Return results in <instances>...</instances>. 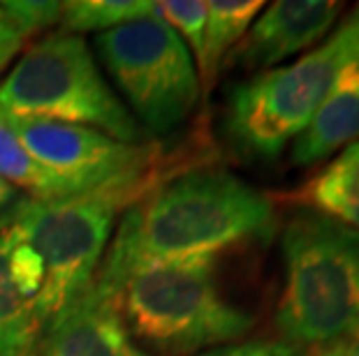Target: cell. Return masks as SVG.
<instances>
[{
    "mask_svg": "<svg viewBox=\"0 0 359 356\" xmlns=\"http://www.w3.org/2000/svg\"><path fill=\"white\" fill-rule=\"evenodd\" d=\"M271 232L269 197L227 169L197 166L151 187L126 208L97 271L142 262L213 259Z\"/></svg>",
    "mask_w": 359,
    "mask_h": 356,
    "instance_id": "1",
    "label": "cell"
},
{
    "mask_svg": "<svg viewBox=\"0 0 359 356\" xmlns=\"http://www.w3.org/2000/svg\"><path fill=\"white\" fill-rule=\"evenodd\" d=\"M213 259L142 262L97 271L135 340L160 356H193L232 345L253 329V317L218 287Z\"/></svg>",
    "mask_w": 359,
    "mask_h": 356,
    "instance_id": "2",
    "label": "cell"
},
{
    "mask_svg": "<svg viewBox=\"0 0 359 356\" xmlns=\"http://www.w3.org/2000/svg\"><path fill=\"white\" fill-rule=\"evenodd\" d=\"M285 283L276 327L302 350L359 333V232L318 211L297 208L280 236Z\"/></svg>",
    "mask_w": 359,
    "mask_h": 356,
    "instance_id": "3",
    "label": "cell"
},
{
    "mask_svg": "<svg viewBox=\"0 0 359 356\" xmlns=\"http://www.w3.org/2000/svg\"><path fill=\"white\" fill-rule=\"evenodd\" d=\"M147 187V176H137L63 199H26L5 215L0 227L26 241L44 264V285L35 301L40 329L93 285L118 213Z\"/></svg>",
    "mask_w": 359,
    "mask_h": 356,
    "instance_id": "4",
    "label": "cell"
},
{
    "mask_svg": "<svg viewBox=\"0 0 359 356\" xmlns=\"http://www.w3.org/2000/svg\"><path fill=\"white\" fill-rule=\"evenodd\" d=\"M359 54V5L346 21L292 65L257 72L230 90L225 132L236 150L276 160L311 125L343 65Z\"/></svg>",
    "mask_w": 359,
    "mask_h": 356,
    "instance_id": "5",
    "label": "cell"
},
{
    "mask_svg": "<svg viewBox=\"0 0 359 356\" xmlns=\"http://www.w3.org/2000/svg\"><path fill=\"white\" fill-rule=\"evenodd\" d=\"M0 113L95 127L140 143V125L102 77L88 42L79 35H44L30 44L0 81Z\"/></svg>",
    "mask_w": 359,
    "mask_h": 356,
    "instance_id": "6",
    "label": "cell"
},
{
    "mask_svg": "<svg viewBox=\"0 0 359 356\" xmlns=\"http://www.w3.org/2000/svg\"><path fill=\"white\" fill-rule=\"evenodd\" d=\"M93 44L114 86L151 132H170L193 113L202 93L193 54L156 12L95 35Z\"/></svg>",
    "mask_w": 359,
    "mask_h": 356,
    "instance_id": "7",
    "label": "cell"
},
{
    "mask_svg": "<svg viewBox=\"0 0 359 356\" xmlns=\"http://www.w3.org/2000/svg\"><path fill=\"white\" fill-rule=\"evenodd\" d=\"M7 120L35 160L77 194L144 176L149 164L147 146L118 141L95 127L37 118Z\"/></svg>",
    "mask_w": 359,
    "mask_h": 356,
    "instance_id": "8",
    "label": "cell"
},
{
    "mask_svg": "<svg viewBox=\"0 0 359 356\" xmlns=\"http://www.w3.org/2000/svg\"><path fill=\"white\" fill-rule=\"evenodd\" d=\"M341 3L325 0H278L250 24L225 65L241 70H271L290 56L311 49L330 33Z\"/></svg>",
    "mask_w": 359,
    "mask_h": 356,
    "instance_id": "9",
    "label": "cell"
},
{
    "mask_svg": "<svg viewBox=\"0 0 359 356\" xmlns=\"http://www.w3.org/2000/svg\"><path fill=\"white\" fill-rule=\"evenodd\" d=\"M30 356H151L135 343L111 297L93 280L40 329Z\"/></svg>",
    "mask_w": 359,
    "mask_h": 356,
    "instance_id": "10",
    "label": "cell"
},
{
    "mask_svg": "<svg viewBox=\"0 0 359 356\" xmlns=\"http://www.w3.org/2000/svg\"><path fill=\"white\" fill-rule=\"evenodd\" d=\"M359 139V54L343 65L311 125L292 146V162L316 164Z\"/></svg>",
    "mask_w": 359,
    "mask_h": 356,
    "instance_id": "11",
    "label": "cell"
},
{
    "mask_svg": "<svg viewBox=\"0 0 359 356\" xmlns=\"http://www.w3.org/2000/svg\"><path fill=\"white\" fill-rule=\"evenodd\" d=\"M297 201L359 232V139L320 169L297 192Z\"/></svg>",
    "mask_w": 359,
    "mask_h": 356,
    "instance_id": "12",
    "label": "cell"
},
{
    "mask_svg": "<svg viewBox=\"0 0 359 356\" xmlns=\"http://www.w3.org/2000/svg\"><path fill=\"white\" fill-rule=\"evenodd\" d=\"M262 10L259 0H209L202 58L197 60L200 88L209 90L216 83L230 51L241 42L253 19Z\"/></svg>",
    "mask_w": 359,
    "mask_h": 356,
    "instance_id": "13",
    "label": "cell"
},
{
    "mask_svg": "<svg viewBox=\"0 0 359 356\" xmlns=\"http://www.w3.org/2000/svg\"><path fill=\"white\" fill-rule=\"evenodd\" d=\"M40 336L35 303L12 276L7 234L0 229V356H30Z\"/></svg>",
    "mask_w": 359,
    "mask_h": 356,
    "instance_id": "14",
    "label": "cell"
},
{
    "mask_svg": "<svg viewBox=\"0 0 359 356\" xmlns=\"http://www.w3.org/2000/svg\"><path fill=\"white\" fill-rule=\"evenodd\" d=\"M0 180L12 185L17 192L24 190L30 199L37 201L77 194L65 180H60L56 173L44 169L35 160L24 141L19 139V134L14 132L5 113H0Z\"/></svg>",
    "mask_w": 359,
    "mask_h": 356,
    "instance_id": "15",
    "label": "cell"
},
{
    "mask_svg": "<svg viewBox=\"0 0 359 356\" xmlns=\"http://www.w3.org/2000/svg\"><path fill=\"white\" fill-rule=\"evenodd\" d=\"M154 12L156 3H144V0H72V3H60L58 26L63 33L79 37L83 33L100 35Z\"/></svg>",
    "mask_w": 359,
    "mask_h": 356,
    "instance_id": "16",
    "label": "cell"
},
{
    "mask_svg": "<svg viewBox=\"0 0 359 356\" xmlns=\"http://www.w3.org/2000/svg\"><path fill=\"white\" fill-rule=\"evenodd\" d=\"M156 14L181 37L195 60L202 58L206 3L202 0H165L156 3Z\"/></svg>",
    "mask_w": 359,
    "mask_h": 356,
    "instance_id": "17",
    "label": "cell"
},
{
    "mask_svg": "<svg viewBox=\"0 0 359 356\" xmlns=\"http://www.w3.org/2000/svg\"><path fill=\"white\" fill-rule=\"evenodd\" d=\"M14 14L21 33L28 40L42 30L56 26L60 21V3H47V0H7L5 3Z\"/></svg>",
    "mask_w": 359,
    "mask_h": 356,
    "instance_id": "18",
    "label": "cell"
},
{
    "mask_svg": "<svg viewBox=\"0 0 359 356\" xmlns=\"http://www.w3.org/2000/svg\"><path fill=\"white\" fill-rule=\"evenodd\" d=\"M202 356H309V350H302V347L285 343V340L257 338L216 347V350L206 352Z\"/></svg>",
    "mask_w": 359,
    "mask_h": 356,
    "instance_id": "19",
    "label": "cell"
},
{
    "mask_svg": "<svg viewBox=\"0 0 359 356\" xmlns=\"http://www.w3.org/2000/svg\"><path fill=\"white\" fill-rule=\"evenodd\" d=\"M26 42L24 33L14 19V14L10 12V7L5 3H0V47H21Z\"/></svg>",
    "mask_w": 359,
    "mask_h": 356,
    "instance_id": "20",
    "label": "cell"
},
{
    "mask_svg": "<svg viewBox=\"0 0 359 356\" xmlns=\"http://www.w3.org/2000/svg\"><path fill=\"white\" fill-rule=\"evenodd\" d=\"M318 356H359V333L355 338H348L339 345L327 347V350H323Z\"/></svg>",
    "mask_w": 359,
    "mask_h": 356,
    "instance_id": "21",
    "label": "cell"
},
{
    "mask_svg": "<svg viewBox=\"0 0 359 356\" xmlns=\"http://www.w3.org/2000/svg\"><path fill=\"white\" fill-rule=\"evenodd\" d=\"M17 204H19V192L12 185H7L5 180H0V215L10 213Z\"/></svg>",
    "mask_w": 359,
    "mask_h": 356,
    "instance_id": "22",
    "label": "cell"
},
{
    "mask_svg": "<svg viewBox=\"0 0 359 356\" xmlns=\"http://www.w3.org/2000/svg\"><path fill=\"white\" fill-rule=\"evenodd\" d=\"M21 47H0V74H3V70L7 65L12 63V58L19 54Z\"/></svg>",
    "mask_w": 359,
    "mask_h": 356,
    "instance_id": "23",
    "label": "cell"
}]
</instances>
